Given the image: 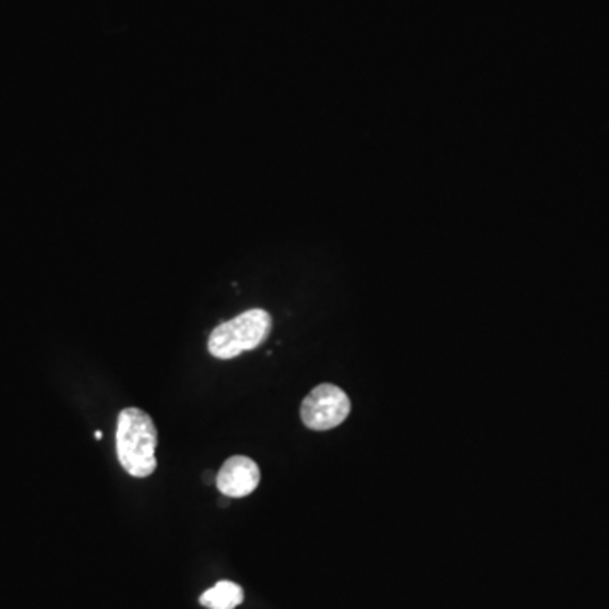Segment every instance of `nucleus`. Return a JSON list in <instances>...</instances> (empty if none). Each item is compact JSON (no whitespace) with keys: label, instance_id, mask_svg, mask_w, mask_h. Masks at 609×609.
Here are the masks:
<instances>
[{"label":"nucleus","instance_id":"7ed1b4c3","mask_svg":"<svg viewBox=\"0 0 609 609\" xmlns=\"http://www.w3.org/2000/svg\"><path fill=\"white\" fill-rule=\"evenodd\" d=\"M350 414V399L335 384L324 383L313 387L301 403L300 415L304 427L315 432H327L344 423Z\"/></svg>","mask_w":609,"mask_h":609},{"label":"nucleus","instance_id":"f03ea898","mask_svg":"<svg viewBox=\"0 0 609 609\" xmlns=\"http://www.w3.org/2000/svg\"><path fill=\"white\" fill-rule=\"evenodd\" d=\"M271 332V315L266 310L252 309L224 322L208 337V353L217 359H234L246 350L256 349Z\"/></svg>","mask_w":609,"mask_h":609},{"label":"nucleus","instance_id":"39448f33","mask_svg":"<svg viewBox=\"0 0 609 609\" xmlns=\"http://www.w3.org/2000/svg\"><path fill=\"white\" fill-rule=\"evenodd\" d=\"M244 601V590L232 581H220L200 596V605L207 609H236Z\"/></svg>","mask_w":609,"mask_h":609},{"label":"nucleus","instance_id":"20e7f679","mask_svg":"<svg viewBox=\"0 0 609 609\" xmlns=\"http://www.w3.org/2000/svg\"><path fill=\"white\" fill-rule=\"evenodd\" d=\"M260 481V466L251 457L234 455L218 470L215 486L224 497L246 498L256 491Z\"/></svg>","mask_w":609,"mask_h":609},{"label":"nucleus","instance_id":"f257e3e1","mask_svg":"<svg viewBox=\"0 0 609 609\" xmlns=\"http://www.w3.org/2000/svg\"><path fill=\"white\" fill-rule=\"evenodd\" d=\"M158 430L155 421L140 408H124L117 417L116 447L119 463L132 478L155 473Z\"/></svg>","mask_w":609,"mask_h":609},{"label":"nucleus","instance_id":"423d86ee","mask_svg":"<svg viewBox=\"0 0 609 609\" xmlns=\"http://www.w3.org/2000/svg\"><path fill=\"white\" fill-rule=\"evenodd\" d=\"M95 439L100 440L101 439V432L100 430H97V432H95Z\"/></svg>","mask_w":609,"mask_h":609}]
</instances>
